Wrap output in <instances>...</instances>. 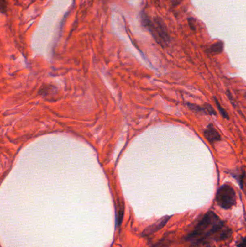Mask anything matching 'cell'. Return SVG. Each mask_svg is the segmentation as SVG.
Listing matches in <instances>:
<instances>
[{
    "instance_id": "cell-7",
    "label": "cell",
    "mask_w": 246,
    "mask_h": 247,
    "mask_svg": "<svg viewBox=\"0 0 246 247\" xmlns=\"http://www.w3.org/2000/svg\"><path fill=\"white\" fill-rule=\"evenodd\" d=\"M191 247H215L212 242L209 241H202L198 242V243L192 244Z\"/></svg>"
},
{
    "instance_id": "cell-5",
    "label": "cell",
    "mask_w": 246,
    "mask_h": 247,
    "mask_svg": "<svg viewBox=\"0 0 246 247\" xmlns=\"http://www.w3.org/2000/svg\"><path fill=\"white\" fill-rule=\"evenodd\" d=\"M204 136L206 137L207 139L211 143L215 142L217 141H219L221 139V137L218 132L215 129V128L214 127V126L210 124L207 126L204 131Z\"/></svg>"
},
{
    "instance_id": "cell-3",
    "label": "cell",
    "mask_w": 246,
    "mask_h": 247,
    "mask_svg": "<svg viewBox=\"0 0 246 247\" xmlns=\"http://www.w3.org/2000/svg\"><path fill=\"white\" fill-rule=\"evenodd\" d=\"M216 202L220 208L224 210L230 209L236 204L235 190L228 184H224L217 190Z\"/></svg>"
},
{
    "instance_id": "cell-9",
    "label": "cell",
    "mask_w": 246,
    "mask_h": 247,
    "mask_svg": "<svg viewBox=\"0 0 246 247\" xmlns=\"http://www.w3.org/2000/svg\"><path fill=\"white\" fill-rule=\"evenodd\" d=\"M236 246L238 247H246V237L240 239L236 243Z\"/></svg>"
},
{
    "instance_id": "cell-11",
    "label": "cell",
    "mask_w": 246,
    "mask_h": 247,
    "mask_svg": "<svg viewBox=\"0 0 246 247\" xmlns=\"http://www.w3.org/2000/svg\"><path fill=\"white\" fill-rule=\"evenodd\" d=\"M183 0H172V3H173V5H178Z\"/></svg>"
},
{
    "instance_id": "cell-2",
    "label": "cell",
    "mask_w": 246,
    "mask_h": 247,
    "mask_svg": "<svg viewBox=\"0 0 246 247\" xmlns=\"http://www.w3.org/2000/svg\"><path fill=\"white\" fill-rule=\"evenodd\" d=\"M142 23L145 28L149 30L152 36L154 38L157 42L162 46H165L169 42V35L167 32L165 25L160 18H154L152 22L146 14L142 13L141 15Z\"/></svg>"
},
{
    "instance_id": "cell-12",
    "label": "cell",
    "mask_w": 246,
    "mask_h": 247,
    "mask_svg": "<svg viewBox=\"0 0 246 247\" xmlns=\"http://www.w3.org/2000/svg\"><path fill=\"white\" fill-rule=\"evenodd\" d=\"M245 98H246V92H245Z\"/></svg>"
},
{
    "instance_id": "cell-8",
    "label": "cell",
    "mask_w": 246,
    "mask_h": 247,
    "mask_svg": "<svg viewBox=\"0 0 246 247\" xmlns=\"http://www.w3.org/2000/svg\"><path fill=\"white\" fill-rule=\"evenodd\" d=\"M214 99H215V103H216L217 106V108H218V109H219V112H220V113H221V115L224 118H227V119H228L229 116L228 114V113L226 112L225 110H224L223 108H222V106H220V104L219 103V102H218V101H217V99H216V98H214Z\"/></svg>"
},
{
    "instance_id": "cell-4",
    "label": "cell",
    "mask_w": 246,
    "mask_h": 247,
    "mask_svg": "<svg viewBox=\"0 0 246 247\" xmlns=\"http://www.w3.org/2000/svg\"><path fill=\"white\" fill-rule=\"evenodd\" d=\"M170 218V216H165V217L162 218L158 221H157L156 223H154V224L150 225V226L147 227V229L144 230V232H143V235H144V236H149V235H151L155 232L160 231V230L162 229V228L167 224V223L169 221Z\"/></svg>"
},
{
    "instance_id": "cell-6",
    "label": "cell",
    "mask_w": 246,
    "mask_h": 247,
    "mask_svg": "<svg viewBox=\"0 0 246 247\" xmlns=\"http://www.w3.org/2000/svg\"><path fill=\"white\" fill-rule=\"evenodd\" d=\"M222 51H223V43L221 41L215 43V44L212 45L209 50V52L214 54H219Z\"/></svg>"
},
{
    "instance_id": "cell-10",
    "label": "cell",
    "mask_w": 246,
    "mask_h": 247,
    "mask_svg": "<svg viewBox=\"0 0 246 247\" xmlns=\"http://www.w3.org/2000/svg\"><path fill=\"white\" fill-rule=\"evenodd\" d=\"M188 22H189V25L192 30H195V25L193 22H191V19H188Z\"/></svg>"
},
{
    "instance_id": "cell-1",
    "label": "cell",
    "mask_w": 246,
    "mask_h": 247,
    "mask_svg": "<svg viewBox=\"0 0 246 247\" xmlns=\"http://www.w3.org/2000/svg\"><path fill=\"white\" fill-rule=\"evenodd\" d=\"M232 234V229L218 215L212 211H208L186 236V239L191 244L202 241H222L228 239Z\"/></svg>"
}]
</instances>
